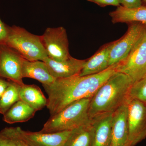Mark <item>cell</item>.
I'll use <instances>...</instances> for the list:
<instances>
[{"label": "cell", "instance_id": "1", "mask_svg": "<svg viewBox=\"0 0 146 146\" xmlns=\"http://www.w3.org/2000/svg\"><path fill=\"white\" fill-rule=\"evenodd\" d=\"M116 72L114 66H112L98 74L56 79L51 84L43 85L48 95L46 107L50 115H55L74 102L92 98Z\"/></svg>", "mask_w": 146, "mask_h": 146}, {"label": "cell", "instance_id": "2", "mask_svg": "<svg viewBox=\"0 0 146 146\" xmlns=\"http://www.w3.org/2000/svg\"><path fill=\"white\" fill-rule=\"evenodd\" d=\"M133 84L125 74L118 72L113 74L91 98L89 108L90 119L97 115L114 112L127 104Z\"/></svg>", "mask_w": 146, "mask_h": 146}, {"label": "cell", "instance_id": "3", "mask_svg": "<svg viewBox=\"0 0 146 146\" xmlns=\"http://www.w3.org/2000/svg\"><path fill=\"white\" fill-rule=\"evenodd\" d=\"M91 98L74 102L55 115L51 116L40 132L50 133L72 131L89 123L91 121L89 115Z\"/></svg>", "mask_w": 146, "mask_h": 146}, {"label": "cell", "instance_id": "4", "mask_svg": "<svg viewBox=\"0 0 146 146\" xmlns=\"http://www.w3.org/2000/svg\"><path fill=\"white\" fill-rule=\"evenodd\" d=\"M5 44L29 61H43L48 57L41 40V35L32 34L21 27L7 25Z\"/></svg>", "mask_w": 146, "mask_h": 146}, {"label": "cell", "instance_id": "5", "mask_svg": "<svg viewBox=\"0 0 146 146\" xmlns=\"http://www.w3.org/2000/svg\"><path fill=\"white\" fill-rule=\"evenodd\" d=\"M116 72L128 76L133 83L146 75V29L127 57L114 65Z\"/></svg>", "mask_w": 146, "mask_h": 146}, {"label": "cell", "instance_id": "6", "mask_svg": "<svg viewBox=\"0 0 146 146\" xmlns=\"http://www.w3.org/2000/svg\"><path fill=\"white\" fill-rule=\"evenodd\" d=\"M41 38L47 55L51 59L61 61L71 57L68 35L63 27L48 28Z\"/></svg>", "mask_w": 146, "mask_h": 146}, {"label": "cell", "instance_id": "7", "mask_svg": "<svg viewBox=\"0 0 146 146\" xmlns=\"http://www.w3.org/2000/svg\"><path fill=\"white\" fill-rule=\"evenodd\" d=\"M127 104L129 143L135 146L146 138V103L131 99Z\"/></svg>", "mask_w": 146, "mask_h": 146}, {"label": "cell", "instance_id": "8", "mask_svg": "<svg viewBox=\"0 0 146 146\" xmlns=\"http://www.w3.org/2000/svg\"><path fill=\"white\" fill-rule=\"evenodd\" d=\"M126 33L119 39L113 42L109 54V67L125 58L142 36L146 26L138 23L128 24Z\"/></svg>", "mask_w": 146, "mask_h": 146}, {"label": "cell", "instance_id": "9", "mask_svg": "<svg viewBox=\"0 0 146 146\" xmlns=\"http://www.w3.org/2000/svg\"><path fill=\"white\" fill-rule=\"evenodd\" d=\"M24 59L7 45H0V77L7 79L21 86L25 84L22 74Z\"/></svg>", "mask_w": 146, "mask_h": 146}, {"label": "cell", "instance_id": "10", "mask_svg": "<svg viewBox=\"0 0 146 146\" xmlns=\"http://www.w3.org/2000/svg\"><path fill=\"white\" fill-rule=\"evenodd\" d=\"M21 138L29 146H64L71 131L54 133L32 132L18 127Z\"/></svg>", "mask_w": 146, "mask_h": 146}, {"label": "cell", "instance_id": "11", "mask_svg": "<svg viewBox=\"0 0 146 146\" xmlns=\"http://www.w3.org/2000/svg\"><path fill=\"white\" fill-rule=\"evenodd\" d=\"M86 60L72 57L61 61H56L47 57L43 60L50 74L55 78H63L79 75Z\"/></svg>", "mask_w": 146, "mask_h": 146}, {"label": "cell", "instance_id": "12", "mask_svg": "<svg viewBox=\"0 0 146 146\" xmlns=\"http://www.w3.org/2000/svg\"><path fill=\"white\" fill-rule=\"evenodd\" d=\"M110 146H130L129 138L127 104L113 112Z\"/></svg>", "mask_w": 146, "mask_h": 146}, {"label": "cell", "instance_id": "13", "mask_svg": "<svg viewBox=\"0 0 146 146\" xmlns=\"http://www.w3.org/2000/svg\"><path fill=\"white\" fill-rule=\"evenodd\" d=\"M113 112L100 114L91 119L94 129L93 146H110Z\"/></svg>", "mask_w": 146, "mask_h": 146}, {"label": "cell", "instance_id": "14", "mask_svg": "<svg viewBox=\"0 0 146 146\" xmlns=\"http://www.w3.org/2000/svg\"><path fill=\"white\" fill-rule=\"evenodd\" d=\"M113 42L107 43L90 58L86 59L80 76L95 74L103 72L109 68V54Z\"/></svg>", "mask_w": 146, "mask_h": 146}, {"label": "cell", "instance_id": "15", "mask_svg": "<svg viewBox=\"0 0 146 146\" xmlns=\"http://www.w3.org/2000/svg\"><path fill=\"white\" fill-rule=\"evenodd\" d=\"M22 74L23 78L34 79L42 83V85H50L56 80L50 74L44 62L41 60L31 61L24 59Z\"/></svg>", "mask_w": 146, "mask_h": 146}, {"label": "cell", "instance_id": "16", "mask_svg": "<svg viewBox=\"0 0 146 146\" xmlns=\"http://www.w3.org/2000/svg\"><path fill=\"white\" fill-rule=\"evenodd\" d=\"M109 15L114 24L138 23L146 26V6L128 8L120 5Z\"/></svg>", "mask_w": 146, "mask_h": 146}, {"label": "cell", "instance_id": "17", "mask_svg": "<svg viewBox=\"0 0 146 146\" xmlns=\"http://www.w3.org/2000/svg\"><path fill=\"white\" fill-rule=\"evenodd\" d=\"M20 100L34 108L36 111L42 110L48 104V98L39 86L35 84H24L19 93Z\"/></svg>", "mask_w": 146, "mask_h": 146}, {"label": "cell", "instance_id": "18", "mask_svg": "<svg viewBox=\"0 0 146 146\" xmlns=\"http://www.w3.org/2000/svg\"><path fill=\"white\" fill-rule=\"evenodd\" d=\"M36 112L34 108L20 100L3 115V120L10 124L25 122L33 118Z\"/></svg>", "mask_w": 146, "mask_h": 146}, {"label": "cell", "instance_id": "19", "mask_svg": "<svg viewBox=\"0 0 146 146\" xmlns=\"http://www.w3.org/2000/svg\"><path fill=\"white\" fill-rule=\"evenodd\" d=\"M94 129L91 121L71 131L64 146H93Z\"/></svg>", "mask_w": 146, "mask_h": 146}, {"label": "cell", "instance_id": "20", "mask_svg": "<svg viewBox=\"0 0 146 146\" xmlns=\"http://www.w3.org/2000/svg\"><path fill=\"white\" fill-rule=\"evenodd\" d=\"M21 86L10 81L9 85L0 97V114L3 115L16 102L20 100Z\"/></svg>", "mask_w": 146, "mask_h": 146}, {"label": "cell", "instance_id": "21", "mask_svg": "<svg viewBox=\"0 0 146 146\" xmlns=\"http://www.w3.org/2000/svg\"><path fill=\"white\" fill-rule=\"evenodd\" d=\"M0 146H29L21 138L18 127H6L0 131Z\"/></svg>", "mask_w": 146, "mask_h": 146}, {"label": "cell", "instance_id": "22", "mask_svg": "<svg viewBox=\"0 0 146 146\" xmlns=\"http://www.w3.org/2000/svg\"><path fill=\"white\" fill-rule=\"evenodd\" d=\"M131 99L146 103V75L132 84L129 94V100Z\"/></svg>", "mask_w": 146, "mask_h": 146}, {"label": "cell", "instance_id": "23", "mask_svg": "<svg viewBox=\"0 0 146 146\" xmlns=\"http://www.w3.org/2000/svg\"><path fill=\"white\" fill-rule=\"evenodd\" d=\"M88 1L94 3L101 7L112 5L118 7L120 5L119 0H87Z\"/></svg>", "mask_w": 146, "mask_h": 146}, {"label": "cell", "instance_id": "24", "mask_svg": "<svg viewBox=\"0 0 146 146\" xmlns=\"http://www.w3.org/2000/svg\"><path fill=\"white\" fill-rule=\"evenodd\" d=\"M7 26L0 18V45L5 44L8 34Z\"/></svg>", "mask_w": 146, "mask_h": 146}, {"label": "cell", "instance_id": "25", "mask_svg": "<svg viewBox=\"0 0 146 146\" xmlns=\"http://www.w3.org/2000/svg\"><path fill=\"white\" fill-rule=\"evenodd\" d=\"M120 5L126 8L138 7L142 5V0H119Z\"/></svg>", "mask_w": 146, "mask_h": 146}, {"label": "cell", "instance_id": "26", "mask_svg": "<svg viewBox=\"0 0 146 146\" xmlns=\"http://www.w3.org/2000/svg\"><path fill=\"white\" fill-rule=\"evenodd\" d=\"M10 84V81H7L4 78L0 77V97L5 91Z\"/></svg>", "mask_w": 146, "mask_h": 146}, {"label": "cell", "instance_id": "27", "mask_svg": "<svg viewBox=\"0 0 146 146\" xmlns=\"http://www.w3.org/2000/svg\"><path fill=\"white\" fill-rule=\"evenodd\" d=\"M145 3H146V0H143Z\"/></svg>", "mask_w": 146, "mask_h": 146}]
</instances>
